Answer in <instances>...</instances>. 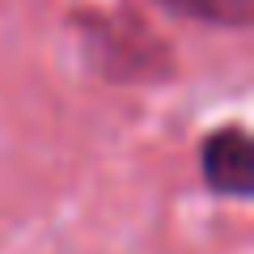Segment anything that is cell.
<instances>
[{"label": "cell", "mask_w": 254, "mask_h": 254, "mask_svg": "<svg viewBox=\"0 0 254 254\" xmlns=\"http://www.w3.org/2000/svg\"><path fill=\"white\" fill-rule=\"evenodd\" d=\"M203 182L229 199L254 195V140L246 127H220L203 140Z\"/></svg>", "instance_id": "cell-1"}, {"label": "cell", "mask_w": 254, "mask_h": 254, "mask_svg": "<svg viewBox=\"0 0 254 254\" xmlns=\"http://www.w3.org/2000/svg\"><path fill=\"white\" fill-rule=\"evenodd\" d=\"M161 4L182 13V17L208 21V26H229V30H246L254 21V0H161Z\"/></svg>", "instance_id": "cell-2"}]
</instances>
